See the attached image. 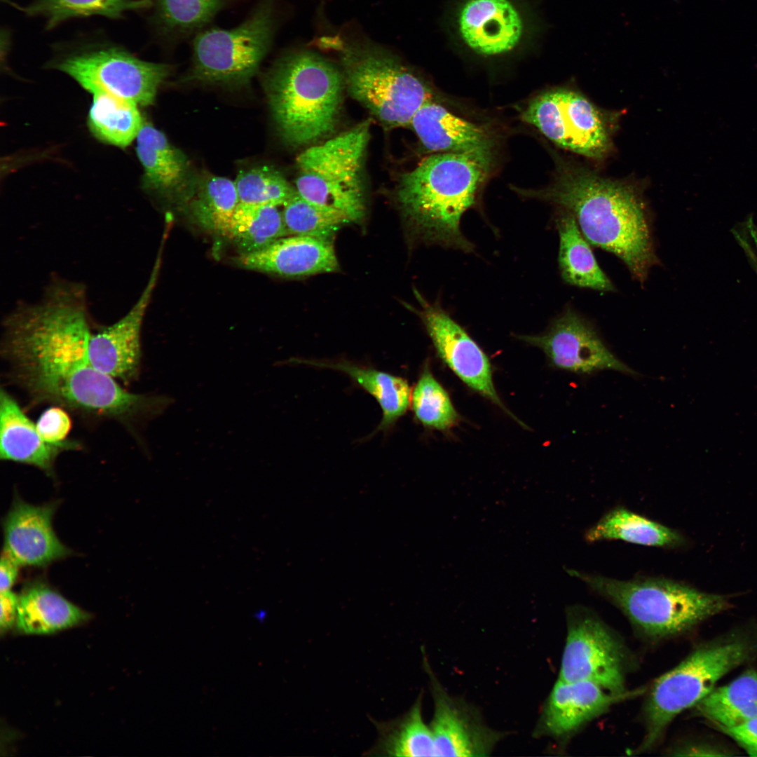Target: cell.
<instances>
[{
  "instance_id": "obj_1",
  "label": "cell",
  "mask_w": 757,
  "mask_h": 757,
  "mask_svg": "<svg viewBox=\"0 0 757 757\" xmlns=\"http://www.w3.org/2000/svg\"><path fill=\"white\" fill-rule=\"evenodd\" d=\"M3 327L11 374L34 401L120 421H129L145 404L90 363L93 332L83 287L51 283L39 303L21 304Z\"/></svg>"
},
{
  "instance_id": "obj_2",
  "label": "cell",
  "mask_w": 757,
  "mask_h": 757,
  "mask_svg": "<svg viewBox=\"0 0 757 757\" xmlns=\"http://www.w3.org/2000/svg\"><path fill=\"white\" fill-rule=\"evenodd\" d=\"M533 196L570 212L587 241L618 257L641 283L658 263L647 209L633 185L563 162L554 182Z\"/></svg>"
},
{
  "instance_id": "obj_3",
  "label": "cell",
  "mask_w": 757,
  "mask_h": 757,
  "mask_svg": "<svg viewBox=\"0 0 757 757\" xmlns=\"http://www.w3.org/2000/svg\"><path fill=\"white\" fill-rule=\"evenodd\" d=\"M492 152L435 153L404 174L398 200L425 239L464 252L474 246L462 233L463 214L476 203Z\"/></svg>"
},
{
  "instance_id": "obj_4",
  "label": "cell",
  "mask_w": 757,
  "mask_h": 757,
  "mask_svg": "<svg viewBox=\"0 0 757 757\" xmlns=\"http://www.w3.org/2000/svg\"><path fill=\"white\" fill-rule=\"evenodd\" d=\"M266 83L273 116L287 144H312L334 130L345 82L332 63L308 50L292 51L275 62Z\"/></svg>"
},
{
  "instance_id": "obj_5",
  "label": "cell",
  "mask_w": 757,
  "mask_h": 757,
  "mask_svg": "<svg viewBox=\"0 0 757 757\" xmlns=\"http://www.w3.org/2000/svg\"><path fill=\"white\" fill-rule=\"evenodd\" d=\"M566 571L611 601L651 639L681 634L730 606L725 596L664 578L621 580L572 568Z\"/></svg>"
},
{
  "instance_id": "obj_6",
  "label": "cell",
  "mask_w": 757,
  "mask_h": 757,
  "mask_svg": "<svg viewBox=\"0 0 757 757\" xmlns=\"http://www.w3.org/2000/svg\"><path fill=\"white\" fill-rule=\"evenodd\" d=\"M327 41L341 55L350 95L386 127L410 125L418 109L432 100L424 81L387 51L339 38Z\"/></svg>"
},
{
  "instance_id": "obj_7",
  "label": "cell",
  "mask_w": 757,
  "mask_h": 757,
  "mask_svg": "<svg viewBox=\"0 0 757 757\" xmlns=\"http://www.w3.org/2000/svg\"><path fill=\"white\" fill-rule=\"evenodd\" d=\"M756 644L735 635L704 645L654 683L646 704V734L638 751L652 747L683 711L696 705L728 672L748 660Z\"/></svg>"
},
{
  "instance_id": "obj_8",
  "label": "cell",
  "mask_w": 757,
  "mask_h": 757,
  "mask_svg": "<svg viewBox=\"0 0 757 757\" xmlns=\"http://www.w3.org/2000/svg\"><path fill=\"white\" fill-rule=\"evenodd\" d=\"M370 136V122L308 147L296 158L297 193L304 198L338 210L350 221L364 214L361 172Z\"/></svg>"
},
{
  "instance_id": "obj_9",
  "label": "cell",
  "mask_w": 757,
  "mask_h": 757,
  "mask_svg": "<svg viewBox=\"0 0 757 757\" xmlns=\"http://www.w3.org/2000/svg\"><path fill=\"white\" fill-rule=\"evenodd\" d=\"M275 29V0H259L238 26L200 32L193 41L188 79L210 83H246L268 52Z\"/></svg>"
},
{
  "instance_id": "obj_10",
  "label": "cell",
  "mask_w": 757,
  "mask_h": 757,
  "mask_svg": "<svg viewBox=\"0 0 757 757\" xmlns=\"http://www.w3.org/2000/svg\"><path fill=\"white\" fill-rule=\"evenodd\" d=\"M531 6L528 0H452L449 32L475 56L507 57L533 45L543 29Z\"/></svg>"
},
{
  "instance_id": "obj_11",
  "label": "cell",
  "mask_w": 757,
  "mask_h": 757,
  "mask_svg": "<svg viewBox=\"0 0 757 757\" xmlns=\"http://www.w3.org/2000/svg\"><path fill=\"white\" fill-rule=\"evenodd\" d=\"M521 117L555 144L575 154L601 159L611 151V117L573 89L556 88L538 95Z\"/></svg>"
},
{
  "instance_id": "obj_12",
  "label": "cell",
  "mask_w": 757,
  "mask_h": 757,
  "mask_svg": "<svg viewBox=\"0 0 757 757\" xmlns=\"http://www.w3.org/2000/svg\"><path fill=\"white\" fill-rule=\"evenodd\" d=\"M57 68L92 93H106L137 105L151 104L157 90L170 73L165 64L142 60L116 46L73 54Z\"/></svg>"
},
{
  "instance_id": "obj_13",
  "label": "cell",
  "mask_w": 757,
  "mask_h": 757,
  "mask_svg": "<svg viewBox=\"0 0 757 757\" xmlns=\"http://www.w3.org/2000/svg\"><path fill=\"white\" fill-rule=\"evenodd\" d=\"M568 632L559 679L587 681L613 693L625 687V652L606 625L588 609L567 611Z\"/></svg>"
},
{
  "instance_id": "obj_14",
  "label": "cell",
  "mask_w": 757,
  "mask_h": 757,
  "mask_svg": "<svg viewBox=\"0 0 757 757\" xmlns=\"http://www.w3.org/2000/svg\"><path fill=\"white\" fill-rule=\"evenodd\" d=\"M518 337L543 350L558 369L583 375L603 370L637 375L611 351L594 326L571 308L555 318L545 332Z\"/></svg>"
},
{
  "instance_id": "obj_15",
  "label": "cell",
  "mask_w": 757,
  "mask_h": 757,
  "mask_svg": "<svg viewBox=\"0 0 757 757\" xmlns=\"http://www.w3.org/2000/svg\"><path fill=\"white\" fill-rule=\"evenodd\" d=\"M421 319L439 358L469 388L499 407L522 427L496 390L489 357L439 305L422 301Z\"/></svg>"
},
{
  "instance_id": "obj_16",
  "label": "cell",
  "mask_w": 757,
  "mask_h": 757,
  "mask_svg": "<svg viewBox=\"0 0 757 757\" xmlns=\"http://www.w3.org/2000/svg\"><path fill=\"white\" fill-rule=\"evenodd\" d=\"M158 253L141 295L131 308L111 325L92 333L88 357L92 365L115 380L128 384L137 376L141 353V329L161 264Z\"/></svg>"
},
{
  "instance_id": "obj_17",
  "label": "cell",
  "mask_w": 757,
  "mask_h": 757,
  "mask_svg": "<svg viewBox=\"0 0 757 757\" xmlns=\"http://www.w3.org/2000/svg\"><path fill=\"white\" fill-rule=\"evenodd\" d=\"M430 679L435 711L430 725L437 756H486L501 735L486 727L465 703L451 697L442 688L424 657Z\"/></svg>"
},
{
  "instance_id": "obj_18",
  "label": "cell",
  "mask_w": 757,
  "mask_h": 757,
  "mask_svg": "<svg viewBox=\"0 0 757 757\" xmlns=\"http://www.w3.org/2000/svg\"><path fill=\"white\" fill-rule=\"evenodd\" d=\"M644 690L618 694L590 681L558 679L544 705L537 734L557 739L566 737L612 706L637 696Z\"/></svg>"
},
{
  "instance_id": "obj_19",
  "label": "cell",
  "mask_w": 757,
  "mask_h": 757,
  "mask_svg": "<svg viewBox=\"0 0 757 757\" xmlns=\"http://www.w3.org/2000/svg\"><path fill=\"white\" fill-rule=\"evenodd\" d=\"M55 503L29 504L16 498L4 521V552L20 566H45L69 554L52 525Z\"/></svg>"
},
{
  "instance_id": "obj_20",
  "label": "cell",
  "mask_w": 757,
  "mask_h": 757,
  "mask_svg": "<svg viewBox=\"0 0 757 757\" xmlns=\"http://www.w3.org/2000/svg\"><path fill=\"white\" fill-rule=\"evenodd\" d=\"M236 263L246 269L285 277L329 273L339 268L332 242L296 235L280 238L260 250L240 254Z\"/></svg>"
},
{
  "instance_id": "obj_21",
  "label": "cell",
  "mask_w": 757,
  "mask_h": 757,
  "mask_svg": "<svg viewBox=\"0 0 757 757\" xmlns=\"http://www.w3.org/2000/svg\"><path fill=\"white\" fill-rule=\"evenodd\" d=\"M136 140L145 188L158 196L176 199L183 204L197 180L186 156L149 123H144Z\"/></svg>"
},
{
  "instance_id": "obj_22",
  "label": "cell",
  "mask_w": 757,
  "mask_h": 757,
  "mask_svg": "<svg viewBox=\"0 0 757 757\" xmlns=\"http://www.w3.org/2000/svg\"><path fill=\"white\" fill-rule=\"evenodd\" d=\"M65 441L50 444L40 436L36 425L24 414L6 390L0 393V458L28 464L47 473L53 472L57 456L63 451L77 448Z\"/></svg>"
},
{
  "instance_id": "obj_23",
  "label": "cell",
  "mask_w": 757,
  "mask_h": 757,
  "mask_svg": "<svg viewBox=\"0 0 757 757\" xmlns=\"http://www.w3.org/2000/svg\"><path fill=\"white\" fill-rule=\"evenodd\" d=\"M410 126L423 146L432 152L493 151V139L483 127L456 116L432 100L418 109Z\"/></svg>"
},
{
  "instance_id": "obj_24",
  "label": "cell",
  "mask_w": 757,
  "mask_h": 757,
  "mask_svg": "<svg viewBox=\"0 0 757 757\" xmlns=\"http://www.w3.org/2000/svg\"><path fill=\"white\" fill-rule=\"evenodd\" d=\"M89 618L88 613L41 582L28 585L18 596L15 626L22 634H53Z\"/></svg>"
},
{
  "instance_id": "obj_25",
  "label": "cell",
  "mask_w": 757,
  "mask_h": 757,
  "mask_svg": "<svg viewBox=\"0 0 757 757\" xmlns=\"http://www.w3.org/2000/svg\"><path fill=\"white\" fill-rule=\"evenodd\" d=\"M556 226L559 238L558 262L563 280L579 287L614 291L613 284L599 267L574 217L561 210Z\"/></svg>"
},
{
  "instance_id": "obj_26",
  "label": "cell",
  "mask_w": 757,
  "mask_h": 757,
  "mask_svg": "<svg viewBox=\"0 0 757 757\" xmlns=\"http://www.w3.org/2000/svg\"><path fill=\"white\" fill-rule=\"evenodd\" d=\"M301 363L328 368L348 375L370 394L379 404L382 418L376 430L390 429L407 412L411 402V389L406 379L378 369L347 361L302 360Z\"/></svg>"
},
{
  "instance_id": "obj_27",
  "label": "cell",
  "mask_w": 757,
  "mask_h": 757,
  "mask_svg": "<svg viewBox=\"0 0 757 757\" xmlns=\"http://www.w3.org/2000/svg\"><path fill=\"white\" fill-rule=\"evenodd\" d=\"M378 738L365 755L377 756H437L430 726L422 716V695L403 716L388 721L374 720Z\"/></svg>"
},
{
  "instance_id": "obj_28",
  "label": "cell",
  "mask_w": 757,
  "mask_h": 757,
  "mask_svg": "<svg viewBox=\"0 0 757 757\" xmlns=\"http://www.w3.org/2000/svg\"><path fill=\"white\" fill-rule=\"evenodd\" d=\"M585 538L589 543L620 540L633 544L670 548L680 547L685 541L683 536L674 529L622 507L607 512L586 532Z\"/></svg>"
},
{
  "instance_id": "obj_29",
  "label": "cell",
  "mask_w": 757,
  "mask_h": 757,
  "mask_svg": "<svg viewBox=\"0 0 757 757\" xmlns=\"http://www.w3.org/2000/svg\"><path fill=\"white\" fill-rule=\"evenodd\" d=\"M239 203L235 181L208 176L197 179L191 193L183 205L191 219L201 228L227 238Z\"/></svg>"
},
{
  "instance_id": "obj_30",
  "label": "cell",
  "mask_w": 757,
  "mask_h": 757,
  "mask_svg": "<svg viewBox=\"0 0 757 757\" xmlns=\"http://www.w3.org/2000/svg\"><path fill=\"white\" fill-rule=\"evenodd\" d=\"M695 706L722 731L757 716V672L749 669L730 683L714 688Z\"/></svg>"
},
{
  "instance_id": "obj_31",
  "label": "cell",
  "mask_w": 757,
  "mask_h": 757,
  "mask_svg": "<svg viewBox=\"0 0 757 757\" xmlns=\"http://www.w3.org/2000/svg\"><path fill=\"white\" fill-rule=\"evenodd\" d=\"M88 124L98 139L125 147L137 138L144 122L136 103L109 93H96L89 111Z\"/></svg>"
},
{
  "instance_id": "obj_32",
  "label": "cell",
  "mask_w": 757,
  "mask_h": 757,
  "mask_svg": "<svg viewBox=\"0 0 757 757\" xmlns=\"http://www.w3.org/2000/svg\"><path fill=\"white\" fill-rule=\"evenodd\" d=\"M285 236L289 234L278 207L240 203L227 238L234 243L240 254H247L260 250Z\"/></svg>"
},
{
  "instance_id": "obj_33",
  "label": "cell",
  "mask_w": 757,
  "mask_h": 757,
  "mask_svg": "<svg viewBox=\"0 0 757 757\" xmlns=\"http://www.w3.org/2000/svg\"><path fill=\"white\" fill-rule=\"evenodd\" d=\"M229 0H154V24L168 39L183 38L209 23Z\"/></svg>"
},
{
  "instance_id": "obj_34",
  "label": "cell",
  "mask_w": 757,
  "mask_h": 757,
  "mask_svg": "<svg viewBox=\"0 0 757 757\" xmlns=\"http://www.w3.org/2000/svg\"><path fill=\"white\" fill-rule=\"evenodd\" d=\"M153 4L152 0H34L24 11L29 15L44 17L47 28L51 29L72 18L101 15L118 18L125 12L147 8Z\"/></svg>"
},
{
  "instance_id": "obj_35",
  "label": "cell",
  "mask_w": 757,
  "mask_h": 757,
  "mask_svg": "<svg viewBox=\"0 0 757 757\" xmlns=\"http://www.w3.org/2000/svg\"><path fill=\"white\" fill-rule=\"evenodd\" d=\"M282 207V218L289 235L332 242L339 229L350 221L342 212L308 200L297 191Z\"/></svg>"
},
{
  "instance_id": "obj_36",
  "label": "cell",
  "mask_w": 757,
  "mask_h": 757,
  "mask_svg": "<svg viewBox=\"0 0 757 757\" xmlns=\"http://www.w3.org/2000/svg\"><path fill=\"white\" fill-rule=\"evenodd\" d=\"M411 404L417 421L423 426L446 430L459 421L451 399L426 364L411 395Z\"/></svg>"
},
{
  "instance_id": "obj_37",
  "label": "cell",
  "mask_w": 757,
  "mask_h": 757,
  "mask_svg": "<svg viewBox=\"0 0 757 757\" xmlns=\"http://www.w3.org/2000/svg\"><path fill=\"white\" fill-rule=\"evenodd\" d=\"M235 184L245 204L283 206L296 193L278 171L265 165L240 172Z\"/></svg>"
},
{
  "instance_id": "obj_38",
  "label": "cell",
  "mask_w": 757,
  "mask_h": 757,
  "mask_svg": "<svg viewBox=\"0 0 757 757\" xmlns=\"http://www.w3.org/2000/svg\"><path fill=\"white\" fill-rule=\"evenodd\" d=\"M36 427L44 441L50 444H60L65 442L71 428V421L61 407L55 406L43 412Z\"/></svg>"
},
{
  "instance_id": "obj_39",
  "label": "cell",
  "mask_w": 757,
  "mask_h": 757,
  "mask_svg": "<svg viewBox=\"0 0 757 757\" xmlns=\"http://www.w3.org/2000/svg\"><path fill=\"white\" fill-rule=\"evenodd\" d=\"M723 732L735 739L749 755L757 756V716Z\"/></svg>"
},
{
  "instance_id": "obj_40",
  "label": "cell",
  "mask_w": 757,
  "mask_h": 757,
  "mask_svg": "<svg viewBox=\"0 0 757 757\" xmlns=\"http://www.w3.org/2000/svg\"><path fill=\"white\" fill-rule=\"evenodd\" d=\"M0 629L3 634L15 625L18 608V596L11 590L1 592L0 595Z\"/></svg>"
},
{
  "instance_id": "obj_41",
  "label": "cell",
  "mask_w": 757,
  "mask_h": 757,
  "mask_svg": "<svg viewBox=\"0 0 757 757\" xmlns=\"http://www.w3.org/2000/svg\"><path fill=\"white\" fill-rule=\"evenodd\" d=\"M20 565L7 554L1 556L0 564V590H11L19 571Z\"/></svg>"
},
{
  "instance_id": "obj_42",
  "label": "cell",
  "mask_w": 757,
  "mask_h": 757,
  "mask_svg": "<svg viewBox=\"0 0 757 757\" xmlns=\"http://www.w3.org/2000/svg\"><path fill=\"white\" fill-rule=\"evenodd\" d=\"M254 618H256L259 622L262 623L264 622L266 618V612L264 611H259L258 612L254 613Z\"/></svg>"
}]
</instances>
